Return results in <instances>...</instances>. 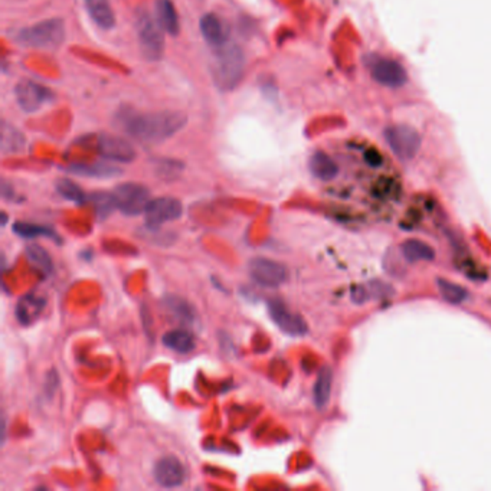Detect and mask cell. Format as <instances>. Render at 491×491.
Returning a JSON list of instances; mask_svg holds the SVG:
<instances>
[{
    "label": "cell",
    "mask_w": 491,
    "mask_h": 491,
    "mask_svg": "<svg viewBox=\"0 0 491 491\" xmlns=\"http://www.w3.org/2000/svg\"><path fill=\"white\" fill-rule=\"evenodd\" d=\"M99 154L112 161L130 163L136 158V150L130 141L114 134H101L97 141Z\"/></svg>",
    "instance_id": "obj_10"
},
{
    "label": "cell",
    "mask_w": 491,
    "mask_h": 491,
    "mask_svg": "<svg viewBox=\"0 0 491 491\" xmlns=\"http://www.w3.org/2000/svg\"><path fill=\"white\" fill-rule=\"evenodd\" d=\"M84 4L97 26L101 29L114 28L116 16L110 0H84Z\"/></svg>",
    "instance_id": "obj_15"
},
{
    "label": "cell",
    "mask_w": 491,
    "mask_h": 491,
    "mask_svg": "<svg viewBox=\"0 0 491 491\" xmlns=\"http://www.w3.org/2000/svg\"><path fill=\"white\" fill-rule=\"evenodd\" d=\"M372 72L379 82L392 87L404 84L406 78L404 70L392 60H373Z\"/></svg>",
    "instance_id": "obj_13"
},
{
    "label": "cell",
    "mask_w": 491,
    "mask_h": 491,
    "mask_svg": "<svg viewBox=\"0 0 491 491\" xmlns=\"http://www.w3.org/2000/svg\"><path fill=\"white\" fill-rule=\"evenodd\" d=\"M15 95L19 107L26 113H33L45 104L52 99V92L33 81L23 80L19 81L15 88Z\"/></svg>",
    "instance_id": "obj_9"
},
{
    "label": "cell",
    "mask_w": 491,
    "mask_h": 491,
    "mask_svg": "<svg viewBox=\"0 0 491 491\" xmlns=\"http://www.w3.org/2000/svg\"><path fill=\"white\" fill-rule=\"evenodd\" d=\"M113 195L117 209L129 216L144 213L147 205L150 203L149 189L139 183H123L114 189Z\"/></svg>",
    "instance_id": "obj_7"
},
{
    "label": "cell",
    "mask_w": 491,
    "mask_h": 491,
    "mask_svg": "<svg viewBox=\"0 0 491 491\" xmlns=\"http://www.w3.org/2000/svg\"><path fill=\"white\" fill-rule=\"evenodd\" d=\"M153 475L157 484L166 488L179 487L185 481V467L173 455L160 458L153 470Z\"/></svg>",
    "instance_id": "obj_11"
},
{
    "label": "cell",
    "mask_w": 491,
    "mask_h": 491,
    "mask_svg": "<svg viewBox=\"0 0 491 491\" xmlns=\"http://www.w3.org/2000/svg\"><path fill=\"white\" fill-rule=\"evenodd\" d=\"M25 136L14 126H2V150L4 153H19L25 147Z\"/></svg>",
    "instance_id": "obj_23"
},
{
    "label": "cell",
    "mask_w": 491,
    "mask_h": 491,
    "mask_svg": "<svg viewBox=\"0 0 491 491\" xmlns=\"http://www.w3.org/2000/svg\"><path fill=\"white\" fill-rule=\"evenodd\" d=\"M57 190L64 199L71 200L77 205H84L87 202V195L84 193V190L75 182H72L70 179L58 180L57 182Z\"/></svg>",
    "instance_id": "obj_27"
},
{
    "label": "cell",
    "mask_w": 491,
    "mask_h": 491,
    "mask_svg": "<svg viewBox=\"0 0 491 491\" xmlns=\"http://www.w3.org/2000/svg\"><path fill=\"white\" fill-rule=\"evenodd\" d=\"M123 130L141 143H161L179 133L188 123V117L180 112H158L137 114L126 110L119 114Z\"/></svg>",
    "instance_id": "obj_1"
},
{
    "label": "cell",
    "mask_w": 491,
    "mask_h": 491,
    "mask_svg": "<svg viewBox=\"0 0 491 491\" xmlns=\"http://www.w3.org/2000/svg\"><path fill=\"white\" fill-rule=\"evenodd\" d=\"M332 384H333V372L329 366H323L318 372L317 380L314 384L313 398L314 404L318 409H324L330 401L332 395Z\"/></svg>",
    "instance_id": "obj_18"
},
{
    "label": "cell",
    "mask_w": 491,
    "mask_h": 491,
    "mask_svg": "<svg viewBox=\"0 0 491 491\" xmlns=\"http://www.w3.org/2000/svg\"><path fill=\"white\" fill-rule=\"evenodd\" d=\"M268 313L279 329L290 336H304L308 332L307 323L304 318L293 313L287 304L279 298L268 301Z\"/></svg>",
    "instance_id": "obj_8"
},
{
    "label": "cell",
    "mask_w": 491,
    "mask_h": 491,
    "mask_svg": "<svg viewBox=\"0 0 491 491\" xmlns=\"http://www.w3.org/2000/svg\"><path fill=\"white\" fill-rule=\"evenodd\" d=\"M183 213L182 202L176 198H157L150 200L144 210V221L149 230H158L168 222L176 221Z\"/></svg>",
    "instance_id": "obj_6"
},
{
    "label": "cell",
    "mask_w": 491,
    "mask_h": 491,
    "mask_svg": "<svg viewBox=\"0 0 491 491\" xmlns=\"http://www.w3.org/2000/svg\"><path fill=\"white\" fill-rule=\"evenodd\" d=\"M68 171L71 173L87 178H114L122 173L120 169L110 165H102V163H94V165H74Z\"/></svg>",
    "instance_id": "obj_21"
},
{
    "label": "cell",
    "mask_w": 491,
    "mask_h": 491,
    "mask_svg": "<svg viewBox=\"0 0 491 491\" xmlns=\"http://www.w3.org/2000/svg\"><path fill=\"white\" fill-rule=\"evenodd\" d=\"M26 257L32 266H35L42 274H50L53 271V264L49 254L39 245H28L26 247Z\"/></svg>",
    "instance_id": "obj_24"
},
{
    "label": "cell",
    "mask_w": 491,
    "mask_h": 491,
    "mask_svg": "<svg viewBox=\"0 0 491 491\" xmlns=\"http://www.w3.org/2000/svg\"><path fill=\"white\" fill-rule=\"evenodd\" d=\"M90 199L94 203L95 212L99 217H107L114 209H117L116 199H114L113 193L110 195V193H104V192H97V193H92L90 196Z\"/></svg>",
    "instance_id": "obj_28"
},
{
    "label": "cell",
    "mask_w": 491,
    "mask_h": 491,
    "mask_svg": "<svg viewBox=\"0 0 491 491\" xmlns=\"http://www.w3.org/2000/svg\"><path fill=\"white\" fill-rule=\"evenodd\" d=\"M308 168L311 175L321 182H332L339 176V163L327 151H314L310 157Z\"/></svg>",
    "instance_id": "obj_12"
},
{
    "label": "cell",
    "mask_w": 491,
    "mask_h": 491,
    "mask_svg": "<svg viewBox=\"0 0 491 491\" xmlns=\"http://www.w3.org/2000/svg\"><path fill=\"white\" fill-rule=\"evenodd\" d=\"M137 38L141 55L151 63L158 61L165 52V35H163V28L149 16L146 12L140 14L136 21Z\"/></svg>",
    "instance_id": "obj_4"
},
{
    "label": "cell",
    "mask_w": 491,
    "mask_h": 491,
    "mask_svg": "<svg viewBox=\"0 0 491 491\" xmlns=\"http://www.w3.org/2000/svg\"><path fill=\"white\" fill-rule=\"evenodd\" d=\"M156 21L169 35L176 36L180 31L179 15L172 0H156Z\"/></svg>",
    "instance_id": "obj_16"
},
{
    "label": "cell",
    "mask_w": 491,
    "mask_h": 491,
    "mask_svg": "<svg viewBox=\"0 0 491 491\" xmlns=\"http://www.w3.org/2000/svg\"><path fill=\"white\" fill-rule=\"evenodd\" d=\"M402 254L406 261H432L435 258V251L428 244L418 239H408L402 244Z\"/></svg>",
    "instance_id": "obj_20"
},
{
    "label": "cell",
    "mask_w": 491,
    "mask_h": 491,
    "mask_svg": "<svg viewBox=\"0 0 491 491\" xmlns=\"http://www.w3.org/2000/svg\"><path fill=\"white\" fill-rule=\"evenodd\" d=\"M161 340H163V345H165L168 349H171L179 355H188L196 346L193 335L185 329L171 330V332L163 335Z\"/></svg>",
    "instance_id": "obj_19"
},
{
    "label": "cell",
    "mask_w": 491,
    "mask_h": 491,
    "mask_svg": "<svg viewBox=\"0 0 491 491\" xmlns=\"http://www.w3.org/2000/svg\"><path fill=\"white\" fill-rule=\"evenodd\" d=\"M166 307L168 310L182 323L185 324H193L196 320V314L193 307L183 298L178 297V296H171L166 298Z\"/></svg>",
    "instance_id": "obj_22"
},
{
    "label": "cell",
    "mask_w": 491,
    "mask_h": 491,
    "mask_svg": "<svg viewBox=\"0 0 491 491\" xmlns=\"http://www.w3.org/2000/svg\"><path fill=\"white\" fill-rule=\"evenodd\" d=\"M215 49L216 50L210 65L213 81L220 90L231 91L241 82L244 77L245 55L238 45L230 42H225Z\"/></svg>",
    "instance_id": "obj_2"
},
{
    "label": "cell",
    "mask_w": 491,
    "mask_h": 491,
    "mask_svg": "<svg viewBox=\"0 0 491 491\" xmlns=\"http://www.w3.org/2000/svg\"><path fill=\"white\" fill-rule=\"evenodd\" d=\"M65 35L64 21L53 18L21 29L16 33V42L25 48L57 49L65 41Z\"/></svg>",
    "instance_id": "obj_3"
},
{
    "label": "cell",
    "mask_w": 491,
    "mask_h": 491,
    "mask_svg": "<svg viewBox=\"0 0 491 491\" xmlns=\"http://www.w3.org/2000/svg\"><path fill=\"white\" fill-rule=\"evenodd\" d=\"M248 272L251 280L265 288H277L287 281V268L269 258H254L249 261Z\"/></svg>",
    "instance_id": "obj_5"
},
{
    "label": "cell",
    "mask_w": 491,
    "mask_h": 491,
    "mask_svg": "<svg viewBox=\"0 0 491 491\" xmlns=\"http://www.w3.org/2000/svg\"><path fill=\"white\" fill-rule=\"evenodd\" d=\"M200 32L207 43H210L213 48H217L228 42L225 28L221 22V19L215 16L213 14H206L200 19Z\"/></svg>",
    "instance_id": "obj_17"
},
{
    "label": "cell",
    "mask_w": 491,
    "mask_h": 491,
    "mask_svg": "<svg viewBox=\"0 0 491 491\" xmlns=\"http://www.w3.org/2000/svg\"><path fill=\"white\" fill-rule=\"evenodd\" d=\"M14 231L16 235L31 239L36 237H46L50 239H58L57 232L45 225H36V224H28V222H16L14 225Z\"/></svg>",
    "instance_id": "obj_26"
},
{
    "label": "cell",
    "mask_w": 491,
    "mask_h": 491,
    "mask_svg": "<svg viewBox=\"0 0 491 491\" xmlns=\"http://www.w3.org/2000/svg\"><path fill=\"white\" fill-rule=\"evenodd\" d=\"M436 286H438L441 297L451 304H460L468 297V291L461 287L460 284H455L453 281H448L446 279H438L436 280Z\"/></svg>",
    "instance_id": "obj_25"
},
{
    "label": "cell",
    "mask_w": 491,
    "mask_h": 491,
    "mask_svg": "<svg viewBox=\"0 0 491 491\" xmlns=\"http://www.w3.org/2000/svg\"><path fill=\"white\" fill-rule=\"evenodd\" d=\"M45 298L39 297L36 294H26L23 296L18 304H16V318L21 324L23 325H29L33 321L38 320V317L42 314L43 308H45Z\"/></svg>",
    "instance_id": "obj_14"
}]
</instances>
